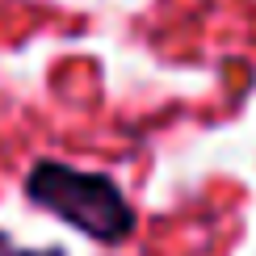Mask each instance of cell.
Returning <instances> with one entry per match:
<instances>
[{"label": "cell", "mask_w": 256, "mask_h": 256, "mask_svg": "<svg viewBox=\"0 0 256 256\" xmlns=\"http://www.w3.org/2000/svg\"><path fill=\"white\" fill-rule=\"evenodd\" d=\"M0 256H63L59 248H42V252H26V248H13L4 236H0Z\"/></svg>", "instance_id": "obj_2"}, {"label": "cell", "mask_w": 256, "mask_h": 256, "mask_svg": "<svg viewBox=\"0 0 256 256\" xmlns=\"http://www.w3.org/2000/svg\"><path fill=\"white\" fill-rule=\"evenodd\" d=\"M26 198L97 244H122L134 231L130 202L101 172H84V168H72V164L42 160L26 176Z\"/></svg>", "instance_id": "obj_1"}]
</instances>
